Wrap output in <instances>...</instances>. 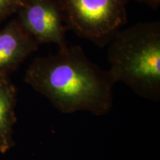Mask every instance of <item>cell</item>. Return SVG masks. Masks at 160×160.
<instances>
[{
    "label": "cell",
    "instance_id": "cell-1",
    "mask_svg": "<svg viewBox=\"0 0 160 160\" xmlns=\"http://www.w3.org/2000/svg\"><path fill=\"white\" fill-rule=\"evenodd\" d=\"M24 81L63 113L87 111L102 116L113 105L115 82L78 45H65L55 54L37 57Z\"/></svg>",
    "mask_w": 160,
    "mask_h": 160
},
{
    "label": "cell",
    "instance_id": "cell-2",
    "mask_svg": "<svg viewBox=\"0 0 160 160\" xmlns=\"http://www.w3.org/2000/svg\"><path fill=\"white\" fill-rule=\"evenodd\" d=\"M108 71L139 97L160 99V23L139 22L120 30L109 42Z\"/></svg>",
    "mask_w": 160,
    "mask_h": 160
},
{
    "label": "cell",
    "instance_id": "cell-3",
    "mask_svg": "<svg viewBox=\"0 0 160 160\" xmlns=\"http://www.w3.org/2000/svg\"><path fill=\"white\" fill-rule=\"evenodd\" d=\"M68 30L99 47L127 22L128 0H57Z\"/></svg>",
    "mask_w": 160,
    "mask_h": 160
},
{
    "label": "cell",
    "instance_id": "cell-4",
    "mask_svg": "<svg viewBox=\"0 0 160 160\" xmlns=\"http://www.w3.org/2000/svg\"><path fill=\"white\" fill-rule=\"evenodd\" d=\"M17 13L19 22L39 45H67L68 28L57 0H25Z\"/></svg>",
    "mask_w": 160,
    "mask_h": 160
},
{
    "label": "cell",
    "instance_id": "cell-5",
    "mask_svg": "<svg viewBox=\"0 0 160 160\" xmlns=\"http://www.w3.org/2000/svg\"><path fill=\"white\" fill-rule=\"evenodd\" d=\"M39 45L18 19L9 22L0 30V73L9 75L17 71Z\"/></svg>",
    "mask_w": 160,
    "mask_h": 160
},
{
    "label": "cell",
    "instance_id": "cell-6",
    "mask_svg": "<svg viewBox=\"0 0 160 160\" xmlns=\"http://www.w3.org/2000/svg\"><path fill=\"white\" fill-rule=\"evenodd\" d=\"M17 89L9 75L0 73V154L15 145L13 129L17 122Z\"/></svg>",
    "mask_w": 160,
    "mask_h": 160
},
{
    "label": "cell",
    "instance_id": "cell-7",
    "mask_svg": "<svg viewBox=\"0 0 160 160\" xmlns=\"http://www.w3.org/2000/svg\"><path fill=\"white\" fill-rule=\"evenodd\" d=\"M25 0H0V22L17 13Z\"/></svg>",
    "mask_w": 160,
    "mask_h": 160
},
{
    "label": "cell",
    "instance_id": "cell-8",
    "mask_svg": "<svg viewBox=\"0 0 160 160\" xmlns=\"http://www.w3.org/2000/svg\"><path fill=\"white\" fill-rule=\"evenodd\" d=\"M134 1L145 4L154 10H157L160 6V0H134Z\"/></svg>",
    "mask_w": 160,
    "mask_h": 160
}]
</instances>
